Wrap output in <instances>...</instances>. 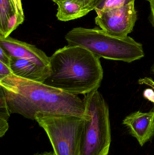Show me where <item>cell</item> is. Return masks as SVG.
I'll return each mask as SVG.
<instances>
[{"label":"cell","instance_id":"9","mask_svg":"<svg viewBox=\"0 0 154 155\" xmlns=\"http://www.w3.org/2000/svg\"><path fill=\"white\" fill-rule=\"evenodd\" d=\"M58 5L56 16L61 21L79 19L95 10V0H55Z\"/></svg>","mask_w":154,"mask_h":155},{"label":"cell","instance_id":"10","mask_svg":"<svg viewBox=\"0 0 154 155\" xmlns=\"http://www.w3.org/2000/svg\"><path fill=\"white\" fill-rule=\"evenodd\" d=\"M10 67L18 77L43 83L49 77L50 70L38 66L31 61L11 56Z\"/></svg>","mask_w":154,"mask_h":155},{"label":"cell","instance_id":"17","mask_svg":"<svg viewBox=\"0 0 154 155\" xmlns=\"http://www.w3.org/2000/svg\"><path fill=\"white\" fill-rule=\"evenodd\" d=\"M13 5L15 8L16 12L18 14L24 16V14L23 9L22 5L21 0H11Z\"/></svg>","mask_w":154,"mask_h":155},{"label":"cell","instance_id":"3","mask_svg":"<svg viewBox=\"0 0 154 155\" xmlns=\"http://www.w3.org/2000/svg\"><path fill=\"white\" fill-rule=\"evenodd\" d=\"M65 38L68 45L82 47L99 58L130 63L145 56L143 45L132 37H115L99 28L76 27Z\"/></svg>","mask_w":154,"mask_h":155},{"label":"cell","instance_id":"23","mask_svg":"<svg viewBox=\"0 0 154 155\" xmlns=\"http://www.w3.org/2000/svg\"><path fill=\"white\" fill-rule=\"evenodd\" d=\"M52 1L53 2V1H55V0H52Z\"/></svg>","mask_w":154,"mask_h":155},{"label":"cell","instance_id":"18","mask_svg":"<svg viewBox=\"0 0 154 155\" xmlns=\"http://www.w3.org/2000/svg\"><path fill=\"white\" fill-rule=\"evenodd\" d=\"M150 5V13L149 16V21L153 27H154V0H146Z\"/></svg>","mask_w":154,"mask_h":155},{"label":"cell","instance_id":"16","mask_svg":"<svg viewBox=\"0 0 154 155\" xmlns=\"http://www.w3.org/2000/svg\"><path fill=\"white\" fill-rule=\"evenodd\" d=\"M9 128L7 120L0 119V137H2L5 135Z\"/></svg>","mask_w":154,"mask_h":155},{"label":"cell","instance_id":"2","mask_svg":"<svg viewBox=\"0 0 154 155\" xmlns=\"http://www.w3.org/2000/svg\"><path fill=\"white\" fill-rule=\"evenodd\" d=\"M50 74L43 84L68 94L86 95L98 89L104 76L100 58L78 46L68 45L50 57Z\"/></svg>","mask_w":154,"mask_h":155},{"label":"cell","instance_id":"19","mask_svg":"<svg viewBox=\"0 0 154 155\" xmlns=\"http://www.w3.org/2000/svg\"><path fill=\"white\" fill-rule=\"evenodd\" d=\"M143 96L145 98L154 103V91L152 88H147L143 92Z\"/></svg>","mask_w":154,"mask_h":155},{"label":"cell","instance_id":"22","mask_svg":"<svg viewBox=\"0 0 154 155\" xmlns=\"http://www.w3.org/2000/svg\"><path fill=\"white\" fill-rule=\"evenodd\" d=\"M152 71L153 72V73H154V65L153 67V68H152Z\"/></svg>","mask_w":154,"mask_h":155},{"label":"cell","instance_id":"21","mask_svg":"<svg viewBox=\"0 0 154 155\" xmlns=\"http://www.w3.org/2000/svg\"><path fill=\"white\" fill-rule=\"evenodd\" d=\"M34 155H55L53 152H45L42 153H37Z\"/></svg>","mask_w":154,"mask_h":155},{"label":"cell","instance_id":"8","mask_svg":"<svg viewBox=\"0 0 154 155\" xmlns=\"http://www.w3.org/2000/svg\"><path fill=\"white\" fill-rule=\"evenodd\" d=\"M123 124L141 147L154 137V112L152 110L147 113L138 111L132 113L125 117Z\"/></svg>","mask_w":154,"mask_h":155},{"label":"cell","instance_id":"20","mask_svg":"<svg viewBox=\"0 0 154 155\" xmlns=\"http://www.w3.org/2000/svg\"><path fill=\"white\" fill-rule=\"evenodd\" d=\"M138 83L140 84L147 85L154 89V81L152 78H141L138 80ZM152 111L154 112V108Z\"/></svg>","mask_w":154,"mask_h":155},{"label":"cell","instance_id":"13","mask_svg":"<svg viewBox=\"0 0 154 155\" xmlns=\"http://www.w3.org/2000/svg\"><path fill=\"white\" fill-rule=\"evenodd\" d=\"M11 114L3 91L0 87V119L8 121Z\"/></svg>","mask_w":154,"mask_h":155},{"label":"cell","instance_id":"4","mask_svg":"<svg viewBox=\"0 0 154 155\" xmlns=\"http://www.w3.org/2000/svg\"><path fill=\"white\" fill-rule=\"evenodd\" d=\"M85 124L79 155H108L111 142L108 105L98 89L84 95Z\"/></svg>","mask_w":154,"mask_h":155},{"label":"cell","instance_id":"6","mask_svg":"<svg viewBox=\"0 0 154 155\" xmlns=\"http://www.w3.org/2000/svg\"><path fill=\"white\" fill-rule=\"evenodd\" d=\"M96 12V24L108 34L119 38L128 36L137 19L134 2Z\"/></svg>","mask_w":154,"mask_h":155},{"label":"cell","instance_id":"11","mask_svg":"<svg viewBox=\"0 0 154 155\" xmlns=\"http://www.w3.org/2000/svg\"><path fill=\"white\" fill-rule=\"evenodd\" d=\"M24 20V16L16 12L11 0H0V35L8 37Z\"/></svg>","mask_w":154,"mask_h":155},{"label":"cell","instance_id":"12","mask_svg":"<svg viewBox=\"0 0 154 155\" xmlns=\"http://www.w3.org/2000/svg\"><path fill=\"white\" fill-rule=\"evenodd\" d=\"M135 0H95V11H104L134 3Z\"/></svg>","mask_w":154,"mask_h":155},{"label":"cell","instance_id":"1","mask_svg":"<svg viewBox=\"0 0 154 155\" xmlns=\"http://www.w3.org/2000/svg\"><path fill=\"white\" fill-rule=\"evenodd\" d=\"M11 114L35 120L38 112L85 118L86 107L77 95L18 77L13 74L0 80Z\"/></svg>","mask_w":154,"mask_h":155},{"label":"cell","instance_id":"5","mask_svg":"<svg viewBox=\"0 0 154 155\" xmlns=\"http://www.w3.org/2000/svg\"><path fill=\"white\" fill-rule=\"evenodd\" d=\"M35 120L46 132L55 155H79L84 118L38 112Z\"/></svg>","mask_w":154,"mask_h":155},{"label":"cell","instance_id":"7","mask_svg":"<svg viewBox=\"0 0 154 155\" xmlns=\"http://www.w3.org/2000/svg\"><path fill=\"white\" fill-rule=\"evenodd\" d=\"M0 47L12 57L26 59L42 68L50 70V57L36 46L8 36L0 35Z\"/></svg>","mask_w":154,"mask_h":155},{"label":"cell","instance_id":"14","mask_svg":"<svg viewBox=\"0 0 154 155\" xmlns=\"http://www.w3.org/2000/svg\"><path fill=\"white\" fill-rule=\"evenodd\" d=\"M1 70H0V80L3 79L5 78L12 74L11 67L3 63L0 62Z\"/></svg>","mask_w":154,"mask_h":155},{"label":"cell","instance_id":"15","mask_svg":"<svg viewBox=\"0 0 154 155\" xmlns=\"http://www.w3.org/2000/svg\"><path fill=\"white\" fill-rule=\"evenodd\" d=\"M11 58V56L2 48L0 47V62L10 67Z\"/></svg>","mask_w":154,"mask_h":155}]
</instances>
